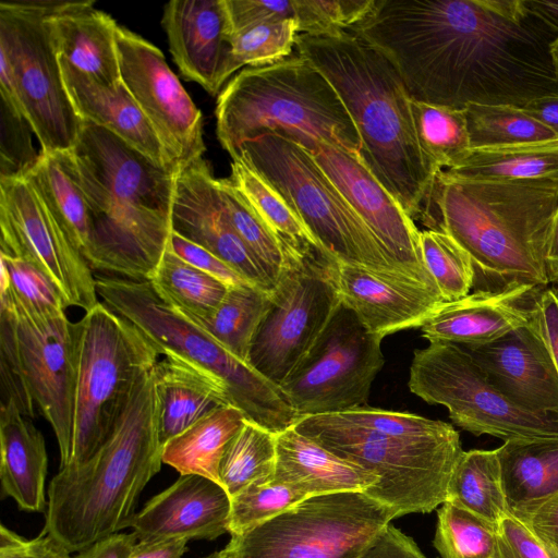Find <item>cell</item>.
I'll use <instances>...</instances> for the list:
<instances>
[{
    "label": "cell",
    "mask_w": 558,
    "mask_h": 558,
    "mask_svg": "<svg viewBox=\"0 0 558 558\" xmlns=\"http://www.w3.org/2000/svg\"><path fill=\"white\" fill-rule=\"evenodd\" d=\"M351 32L390 59L416 101L523 108L558 94V36L526 0H375Z\"/></svg>",
    "instance_id": "cell-1"
},
{
    "label": "cell",
    "mask_w": 558,
    "mask_h": 558,
    "mask_svg": "<svg viewBox=\"0 0 558 558\" xmlns=\"http://www.w3.org/2000/svg\"><path fill=\"white\" fill-rule=\"evenodd\" d=\"M88 208L90 269L150 281L169 243L178 173L83 121L70 150Z\"/></svg>",
    "instance_id": "cell-2"
},
{
    "label": "cell",
    "mask_w": 558,
    "mask_h": 558,
    "mask_svg": "<svg viewBox=\"0 0 558 558\" xmlns=\"http://www.w3.org/2000/svg\"><path fill=\"white\" fill-rule=\"evenodd\" d=\"M558 211V178L463 181L437 174L422 217L470 255L475 291L549 286L545 256Z\"/></svg>",
    "instance_id": "cell-3"
},
{
    "label": "cell",
    "mask_w": 558,
    "mask_h": 558,
    "mask_svg": "<svg viewBox=\"0 0 558 558\" xmlns=\"http://www.w3.org/2000/svg\"><path fill=\"white\" fill-rule=\"evenodd\" d=\"M296 52L331 83L361 138V158L413 219L437 175L423 153L411 97L390 59L354 32L299 34Z\"/></svg>",
    "instance_id": "cell-4"
},
{
    "label": "cell",
    "mask_w": 558,
    "mask_h": 558,
    "mask_svg": "<svg viewBox=\"0 0 558 558\" xmlns=\"http://www.w3.org/2000/svg\"><path fill=\"white\" fill-rule=\"evenodd\" d=\"M151 371L137 378L102 446L84 463L59 469L49 483L44 529L70 553L126 529L140 494L160 470Z\"/></svg>",
    "instance_id": "cell-5"
},
{
    "label": "cell",
    "mask_w": 558,
    "mask_h": 558,
    "mask_svg": "<svg viewBox=\"0 0 558 558\" xmlns=\"http://www.w3.org/2000/svg\"><path fill=\"white\" fill-rule=\"evenodd\" d=\"M216 119L217 137L232 160L245 141L268 132L311 154L325 142L361 157L359 132L338 93L299 53L239 71L218 95Z\"/></svg>",
    "instance_id": "cell-6"
},
{
    "label": "cell",
    "mask_w": 558,
    "mask_h": 558,
    "mask_svg": "<svg viewBox=\"0 0 558 558\" xmlns=\"http://www.w3.org/2000/svg\"><path fill=\"white\" fill-rule=\"evenodd\" d=\"M98 298L130 322L165 356H173L217 380L245 417L279 434L298 414L279 386L162 301L149 281L95 275Z\"/></svg>",
    "instance_id": "cell-7"
},
{
    "label": "cell",
    "mask_w": 558,
    "mask_h": 558,
    "mask_svg": "<svg viewBox=\"0 0 558 558\" xmlns=\"http://www.w3.org/2000/svg\"><path fill=\"white\" fill-rule=\"evenodd\" d=\"M294 429L337 457L377 476L366 493L398 517L427 513L447 501L448 487L463 453L452 428L432 437H404L342 425L324 414L303 416Z\"/></svg>",
    "instance_id": "cell-8"
},
{
    "label": "cell",
    "mask_w": 558,
    "mask_h": 558,
    "mask_svg": "<svg viewBox=\"0 0 558 558\" xmlns=\"http://www.w3.org/2000/svg\"><path fill=\"white\" fill-rule=\"evenodd\" d=\"M238 159L283 197L314 240L339 264L407 277L302 145L275 132L263 133L240 146L233 160Z\"/></svg>",
    "instance_id": "cell-9"
},
{
    "label": "cell",
    "mask_w": 558,
    "mask_h": 558,
    "mask_svg": "<svg viewBox=\"0 0 558 558\" xmlns=\"http://www.w3.org/2000/svg\"><path fill=\"white\" fill-rule=\"evenodd\" d=\"M80 323L70 466L84 463L102 446L137 378L153 368L159 356L130 322L102 302L86 312Z\"/></svg>",
    "instance_id": "cell-10"
},
{
    "label": "cell",
    "mask_w": 558,
    "mask_h": 558,
    "mask_svg": "<svg viewBox=\"0 0 558 558\" xmlns=\"http://www.w3.org/2000/svg\"><path fill=\"white\" fill-rule=\"evenodd\" d=\"M281 243L284 260L248 356V363L277 386L308 353L341 304L339 263L318 244Z\"/></svg>",
    "instance_id": "cell-11"
},
{
    "label": "cell",
    "mask_w": 558,
    "mask_h": 558,
    "mask_svg": "<svg viewBox=\"0 0 558 558\" xmlns=\"http://www.w3.org/2000/svg\"><path fill=\"white\" fill-rule=\"evenodd\" d=\"M397 512L362 490L314 495L238 535L216 558H360Z\"/></svg>",
    "instance_id": "cell-12"
},
{
    "label": "cell",
    "mask_w": 558,
    "mask_h": 558,
    "mask_svg": "<svg viewBox=\"0 0 558 558\" xmlns=\"http://www.w3.org/2000/svg\"><path fill=\"white\" fill-rule=\"evenodd\" d=\"M0 339L11 347L36 407L52 427L64 468L73 448L81 323L65 312L33 308L4 286Z\"/></svg>",
    "instance_id": "cell-13"
},
{
    "label": "cell",
    "mask_w": 558,
    "mask_h": 558,
    "mask_svg": "<svg viewBox=\"0 0 558 558\" xmlns=\"http://www.w3.org/2000/svg\"><path fill=\"white\" fill-rule=\"evenodd\" d=\"M408 386L427 403L447 408L457 426L476 436L490 435L504 441L558 439V415L518 408L462 345L429 342L415 350Z\"/></svg>",
    "instance_id": "cell-14"
},
{
    "label": "cell",
    "mask_w": 558,
    "mask_h": 558,
    "mask_svg": "<svg viewBox=\"0 0 558 558\" xmlns=\"http://www.w3.org/2000/svg\"><path fill=\"white\" fill-rule=\"evenodd\" d=\"M57 1H2L0 51L9 58L22 111L41 151H69L83 123L66 93L48 15Z\"/></svg>",
    "instance_id": "cell-15"
},
{
    "label": "cell",
    "mask_w": 558,
    "mask_h": 558,
    "mask_svg": "<svg viewBox=\"0 0 558 558\" xmlns=\"http://www.w3.org/2000/svg\"><path fill=\"white\" fill-rule=\"evenodd\" d=\"M381 338L338 307L318 340L279 388L299 418L366 407L384 365Z\"/></svg>",
    "instance_id": "cell-16"
},
{
    "label": "cell",
    "mask_w": 558,
    "mask_h": 558,
    "mask_svg": "<svg viewBox=\"0 0 558 558\" xmlns=\"http://www.w3.org/2000/svg\"><path fill=\"white\" fill-rule=\"evenodd\" d=\"M0 228L1 254L34 264L68 306L86 313L97 305L93 270L25 175L0 179Z\"/></svg>",
    "instance_id": "cell-17"
},
{
    "label": "cell",
    "mask_w": 558,
    "mask_h": 558,
    "mask_svg": "<svg viewBox=\"0 0 558 558\" xmlns=\"http://www.w3.org/2000/svg\"><path fill=\"white\" fill-rule=\"evenodd\" d=\"M121 81L180 172L203 158V117L155 45L118 25Z\"/></svg>",
    "instance_id": "cell-18"
},
{
    "label": "cell",
    "mask_w": 558,
    "mask_h": 558,
    "mask_svg": "<svg viewBox=\"0 0 558 558\" xmlns=\"http://www.w3.org/2000/svg\"><path fill=\"white\" fill-rule=\"evenodd\" d=\"M312 155L372 231L395 267L402 275L439 292L423 260L421 231L362 158L325 142H319Z\"/></svg>",
    "instance_id": "cell-19"
},
{
    "label": "cell",
    "mask_w": 558,
    "mask_h": 558,
    "mask_svg": "<svg viewBox=\"0 0 558 558\" xmlns=\"http://www.w3.org/2000/svg\"><path fill=\"white\" fill-rule=\"evenodd\" d=\"M464 348L492 384L518 408L538 415H558V369L536 303L526 325L492 342Z\"/></svg>",
    "instance_id": "cell-20"
},
{
    "label": "cell",
    "mask_w": 558,
    "mask_h": 558,
    "mask_svg": "<svg viewBox=\"0 0 558 558\" xmlns=\"http://www.w3.org/2000/svg\"><path fill=\"white\" fill-rule=\"evenodd\" d=\"M171 227L222 259L251 284L274 290V283L231 225L218 179L203 158L177 174Z\"/></svg>",
    "instance_id": "cell-21"
},
{
    "label": "cell",
    "mask_w": 558,
    "mask_h": 558,
    "mask_svg": "<svg viewBox=\"0 0 558 558\" xmlns=\"http://www.w3.org/2000/svg\"><path fill=\"white\" fill-rule=\"evenodd\" d=\"M162 26L181 74L211 95L232 75L231 27L225 0H172Z\"/></svg>",
    "instance_id": "cell-22"
},
{
    "label": "cell",
    "mask_w": 558,
    "mask_h": 558,
    "mask_svg": "<svg viewBox=\"0 0 558 558\" xmlns=\"http://www.w3.org/2000/svg\"><path fill=\"white\" fill-rule=\"evenodd\" d=\"M231 497L210 478L183 474L128 522L138 541H213L229 533Z\"/></svg>",
    "instance_id": "cell-23"
},
{
    "label": "cell",
    "mask_w": 558,
    "mask_h": 558,
    "mask_svg": "<svg viewBox=\"0 0 558 558\" xmlns=\"http://www.w3.org/2000/svg\"><path fill=\"white\" fill-rule=\"evenodd\" d=\"M341 303L381 339L421 328L444 303L440 293L411 278L339 264Z\"/></svg>",
    "instance_id": "cell-24"
},
{
    "label": "cell",
    "mask_w": 558,
    "mask_h": 558,
    "mask_svg": "<svg viewBox=\"0 0 558 558\" xmlns=\"http://www.w3.org/2000/svg\"><path fill=\"white\" fill-rule=\"evenodd\" d=\"M544 289V288H543ZM541 288L521 286L501 291H474L444 302L420 328L428 342L476 347L526 325Z\"/></svg>",
    "instance_id": "cell-25"
},
{
    "label": "cell",
    "mask_w": 558,
    "mask_h": 558,
    "mask_svg": "<svg viewBox=\"0 0 558 558\" xmlns=\"http://www.w3.org/2000/svg\"><path fill=\"white\" fill-rule=\"evenodd\" d=\"M59 58V57H58ZM63 83L77 116L113 133L159 167L175 171L163 145L123 83L107 86L59 58Z\"/></svg>",
    "instance_id": "cell-26"
},
{
    "label": "cell",
    "mask_w": 558,
    "mask_h": 558,
    "mask_svg": "<svg viewBox=\"0 0 558 558\" xmlns=\"http://www.w3.org/2000/svg\"><path fill=\"white\" fill-rule=\"evenodd\" d=\"M94 1H57L48 15L57 56L101 84H122L117 47L118 24Z\"/></svg>",
    "instance_id": "cell-27"
},
{
    "label": "cell",
    "mask_w": 558,
    "mask_h": 558,
    "mask_svg": "<svg viewBox=\"0 0 558 558\" xmlns=\"http://www.w3.org/2000/svg\"><path fill=\"white\" fill-rule=\"evenodd\" d=\"M48 457L43 434L11 402H0V482L2 495L21 510L43 512Z\"/></svg>",
    "instance_id": "cell-28"
},
{
    "label": "cell",
    "mask_w": 558,
    "mask_h": 558,
    "mask_svg": "<svg viewBox=\"0 0 558 558\" xmlns=\"http://www.w3.org/2000/svg\"><path fill=\"white\" fill-rule=\"evenodd\" d=\"M151 372L161 447L213 411L232 405L217 380L178 357L166 356Z\"/></svg>",
    "instance_id": "cell-29"
},
{
    "label": "cell",
    "mask_w": 558,
    "mask_h": 558,
    "mask_svg": "<svg viewBox=\"0 0 558 558\" xmlns=\"http://www.w3.org/2000/svg\"><path fill=\"white\" fill-rule=\"evenodd\" d=\"M272 480L293 486L308 496L362 490L378 478L348 462L290 427L277 434V457Z\"/></svg>",
    "instance_id": "cell-30"
},
{
    "label": "cell",
    "mask_w": 558,
    "mask_h": 558,
    "mask_svg": "<svg viewBox=\"0 0 558 558\" xmlns=\"http://www.w3.org/2000/svg\"><path fill=\"white\" fill-rule=\"evenodd\" d=\"M497 453L511 515L520 519L558 495V439L508 440Z\"/></svg>",
    "instance_id": "cell-31"
},
{
    "label": "cell",
    "mask_w": 558,
    "mask_h": 558,
    "mask_svg": "<svg viewBox=\"0 0 558 558\" xmlns=\"http://www.w3.org/2000/svg\"><path fill=\"white\" fill-rule=\"evenodd\" d=\"M25 177L87 263L90 252L88 208L70 150H40L36 163Z\"/></svg>",
    "instance_id": "cell-32"
},
{
    "label": "cell",
    "mask_w": 558,
    "mask_h": 558,
    "mask_svg": "<svg viewBox=\"0 0 558 558\" xmlns=\"http://www.w3.org/2000/svg\"><path fill=\"white\" fill-rule=\"evenodd\" d=\"M245 420L244 413L231 404L213 411L163 445L162 463L180 475L196 474L219 483L226 447Z\"/></svg>",
    "instance_id": "cell-33"
},
{
    "label": "cell",
    "mask_w": 558,
    "mask_h": 558,
    "mask_svg": "<svg viewBox=\"0 0 558 558\" xmlns=\"http://www.w3.org/2000/svg\"><path fill=\"white\" fill-rule=\"evenodd\" d=\"M437 174L463 181L558 178V140L471 149L459 163Z\"/></svg>",
    "instance_id": "cell-34"
},
{
    "label": "cell",
    "mask_w": 558,
    "mask_h": 558,
    "mask_svg": "<svg viewBox=\"0 0 558 558\" xmlns=\"http://www.w3.org/2000/svg\"><path fill=\"white\" fill-rule=\"evenodd\" d=\"M447 501L496 527L510 514L497 449L463 451L449 483Z\"/></svg>",
    "instance_id": "cell-35"
},
{
    "label": "cell",
    "mask_w": 558,
    "mask_h": 558,
    "mask_svg": "<svg viewBox=\"0 0 558 558\" xmlns=\"http://www.w3.org/2000/svg\"><path fill=\"white\" fill-rule=\"evenodd\" d=\"M149 282L162 301L189 319L209 317L229 290V286L186 263L169 247Z\"/></svg>",
    "instance_id": "cell-36"
},
{
    "label": "cell",
    "mask_w": 558,
    "mask_h": 558,
    "mask_svg": "<svg viewBox=\"0 0 558 558\" xmlns=\"http://www.w3.org/2000/svg\"><path fill=\"white\" fill-rule=\"evenodd\" d=\"M270 293L251 283L229 287L225 299L209 317L190 320L233 355L248 363L253 339L270 306Z\"/></svg>",
    "instance_id": "cell-37"
},
{
    "label": "cell",
    "mask_w": 558,
    "mask_h": 558,
    "mask_svg": "<svg viewBox=\"0 0 558 558\" xmlns=\"http://www.w3.org/2000/svg\"><path fill=\"white\" fill-rule=\"evenodd\" d=\"M277 434L245 420L230 440L219 466V483L230 497L257 481L272 478Z\"/></svg>",
    "instance_id": "cell-38"
},
{
    "label": "cell",
    "mask_w": 558,
    "mask_h": 558,
    "mask_svg": "<svg viewBox=\"0 0 558 558\" xmlns=\"http://www.w3.org/2000/svg\"><path fill=\"white\" fill-rule=\"evenodd\" d=\"M463 110L471 149L558 140L550 129L521 107L471 104Z\"/></svg>",
    "instance_id": "cell-39"
},
{
    "label": "cell",
    "mask_w": 558,
    "mask_h": 558,
    "mask_svg": "<svg viewBox=\"0 0 558 558\" xmlns=\"http://www.w3.org/2000/svg\"><path fill=\"white\" fill-rule=\"evenodd\" d=\"M420 146L436 173L459 163L471 150L463 109L411 99Z\"/></svg>",
    "instance_id": "cell-40"
},
{
    "label": "cell",
    "mask_w": 558,
    "mask_h": 558,
    "mask_svg": "<svg viewBox=\"0 0 558 558\" xmlns=\"http://www.w3.org/2000/svg\"><path fill=\"white\" fill-rule=\"evenodd\" d=\"M228 178L281 242L318 244L283 197L244 161L233 160Z\"/></svg>",
    "instance_id": "cell-41"
},
{
    "label": "cell",
    "mask_w": 558,
    "mask_h": 558,
    "mask_svg": "<svg viewBox=\"0 0 558 558\" xmlns=\"http://www.w3.org/2000/svg\"><path fill=\"white\" fill-rule=\"evenodd\" d=\"M496 526L449 501L437 514L434 547L441 558H493Z\"/></svg>",
    "instance_id": "cell-42"
},
{
    "label": "cell",
    "mask_w": 558,
    "mask_h": 558,
    "mask_svg": "<svg viewBox=\"0 0 558 558\" xmlns=\"http://www.w3.org/2000/svg\"><path fill=\"white\" fill-rule=\"evenodd\" d=\"M218 183L231 225L275 286L284 260L281 241L229 178Z\"/></svg>",
    "instance_id": "cell-43"
},
{
    "label": "cell",
    "mask_w": 558,
    "mask_h": 558,
    "mask_svg": "<svg viewBox=\"0 0 558 558\" xmlns=\"http://www.w3.org/2000/svg\"><path fill=\"white\" fill-rule=\"evenodd\" d=\"M424 264L444 302L468 295L474 288L475 272L466 251L448 233L439 230L420 232Z\"/></svg>",
    "instance_id": "cell-44"
},
{
    "label": "cell",
    "mask_w": 558,
    "mask_h": 558,
    "mask_svg": "<svg viewBox=\"0 0 558 558\" xmlns=\"http://www.w3.org/2000/svg\"><path fill=\"white\" fill-rule=\"evenodd\" d=\"M299 36L295 20L257 23L231 36V72L262 68L292 56Z\"/></svg>",
    "instance_id": "cell-45"
},
{
    "label": "cell",
    "mask_w": 558,
    "mask_h": 558,
    "mask_svg": "<svg viewBox=\"0 0 558 558\" xmlns=\"http://www.w3.org/2000/svg\"><path fill=\"white\" fill-rule=\"evenodd\" d=\"M310 497L304 492L274 481H257L231 497V535L242 534Z\"/></svg>",
    "instance_id": "cell-46"
},
{
    "label": "cell",
    "mask_w": 558,
    "mask_h": 558,
    "mask_svg": "<svg viewBox=\"0 0 558 558\" xmlns=\"http://www.w3.org/2000/svg\"><path fill=\"white\" fill-rule=\"evenodd\" d=\"M299 34L335 36L353 29L372 11L375 0H294Z\"/></svg>",
    "instance_id": "cell-47"
},
{
    "label": "cell",
    "mask_w": 558,
    "mask_h": 558,
    "mask_svg": "<svg viewBox=\"0 0 558 558\" xmlns=\"http://www.w3.org/2000/svg\"><path fill=\"white\" fill-rule=\"evenodd\" d=\"M324 415L342 425L404 437L438 436L453 428L442 421L429 420L408 412L386 411L368 407Z\"/></svg>",
    "instance_id": "cell-48"
},
{
    "label": "cell",
    "mask_w": 558,
    "mask_h": 558,
    "mask_svg": "<svg viewBox=\"0 0 558 558\" xmlns=\"http://www.w3.org/2000/svg\"><path fill=\"white\" fill-rule=\"evenodd\" d=\"M1 284L33 308L65 312L69 307L53 282L31 262L0 254Z\"/></svg>",
    "instance_id": "cell-49"
},
{
    "label": "cell",
    "mask_w": 558,
    "mask_h": 558,
    "mask_svg": "<svg viewBox=\"0 0 558 558\" xmlns=\"http://www.w3.org/2000/svg\"><path fill=\"white\" fill-rule=\"evenodd\" d=\"M33 128L25 116L1 100L0 179L24 177L39 154L32 143Z\"/></svg>",
    "instance_id": "cell-50"
},
{
    "label": "cell",
    "mask_w": 558,
    "mask_h": 558,
    "mask_svg": "<svg viewBox=\"0 0 558 558\" xmlns=\"http://www.w3.org/2000/svg\"><path fill=\"white\" fill-rule=\"evenodd\" d=\"M493 558H557L518 518L508 514L497 525Z\"/></svg>",
    "instance_id": "cell-51"
},
{
    "label": "cell",
    "mask_w": 558,
    "mask_h": 558,
    "mask_svg": "<svg viewBox=\"0 0 558 558\" xmlns=\"http://www.w3.org/2000/svg\"><path fill=\"white\" fill-rule=\"evenodd\" d=\"M231 33L251 25L281 20H295L294 0H225Z\"/></svg>",
    "instance_id": "cell-52"
},
{
    "label": "cell",
    "mask_w": 558,
    "mask_h": 558,
    "mask_svg": "<svg viewBox=\"0 0 558 558\" xmlns=\"http://www.w3.org/2000/svg\"><path fill=\"white\" fill-rule=\"evenodd\" d=\"M0 558H73L69 549L45 529L24 538L4 524L0 527Z\"/></svg>",
    "instance_id": "cell-53"
},
{
    "label": "cell",
    "mask_w": 558,
    "mask_h": 558,
    "mask_svg": "<svg viewBox=\"0 0 558 558\" xmlns=\"http://www.w3.org/2000/svg\"><path fill=\"white\" fill-rule=\"evenodd\" d=\"M168 247L186 263L229 287L250 283L215 254L174 231L171 232Z\"/></svg>",
    "instance_id": "cell-54"
},
{
    "label": "cell",
    "mask_w": 558,
    "mask_h": 558,
    "mask_svg": "<svg viewBox=\"0 0 558 558\" xmlns=\"http://www.w3.org/2000/svg\"><path fill=\"white\" fill-rule=\"evenodd\" d=\"M360 558L426 557L410 536L389 523Z\"/></svg>",
    "instance_id": "cell-55"
},
{
    "label": "cell",
    "mask_w": 558,
    "mask_h": 558,
    "mask_svg": "<svg viewBox=\"0 0 558 558\" xmlns=\"http://www.w3.org/2000/svg\"><path fill=\"white\" fill-rule=\"evenodd\" d=\"M519 520L558 558V495Z\"/></svg>",
    "instance_id": "cell-56"
},
{
    "label": "cell",
    "mask_w": 558,
    "mask_h": 558,
    "mask_svg": "<svg viewBox=\"0 0 558 558\" xmlns=\"http://www.w3.org/2000/svg\"><path fill=\"white\" fill-rule=\"evenodd\" d=\"M536 314L558 369V288L548 286L541 290Z\"/></svg>",
    "instance_id": "cell-57"
},
{
    "label": "cell",
    "mask_w": 558,
    "mask_h": 558,
    "mask_svg": "<svg viewBox=\"0 0 558 558\" xmlns=\"http://www.w3.org/2000/svg\"><path fill=\"white\" fill-rule=\"evenodd\" d=\"M136 543L137 537L133 532H118L89 545L73 558H129Z\"/></svg>",
    "instance_id": "cell-58"
},
{
    "label": "cell",
    "mask_w": 558,
    "mask_h": 558,
    "mask_svg": "<svg viewBox=\"0 0 558 558\" xmlns=\"http://www.w3.org/2000/svg\"><path fill=\"white\" fill-rule=\"evenodd\" d=\"M187 542L186 538L138 541L129 558H182L187 549Z\"/></svg>",
    "instance_id": "cell-59"
},
{
    "label": "cell",
    "mask_w": 558,
    "mask_h": 558,
    "mask_svg": "<svg viewBox=\"0 0 558 558\" xmlns=\"http://www.w3.org/2000/svg\"><path fill=\"white\" fill-rule=\"evenodd\" d=\"M523 109L550 129L558 138V94L534 99L526 104Z\"/></svg>",
    "instance_id": "cell-60"
},
{
    "label": "cell",
    "mask_w": 558,
    "mask_h": 558,
    "mask_svg": "<svg viewBox=\"0 0 558 558\" xmlns=\"http://www.w3.org/2000/svg\"><path fill=\"white\" fill-rule=\"evenodd\" d=\"M545 268L549 284L558 283V211L549 234L545 256Z\"/></svg>",
    "instance_id": "cell-61"
},
{
    "label": "cell",
    "mask_w": 558,
    "mask_h": 558,
    "mask_svg": "<svg viewBox=\"0 0 558 558\" xmlns=\"http://www.w3.org/2000/svg\"><path fill=\"white\" fill-rule=\"evenodd\" d=\"M529 7L542 17L558 36V0H527Z\"/></svg>",
    "instance_id": "cell-62"
},
{
    "label": "cell",
    "mask_w": 558,
    "mask_h": 558,
    "mask_svg": "<svg viewBox=\"0 0 558 558\" xmlns=\"http://www.w3.org/2000/svg\"><path fill=\"white\" fill-rule=\"evenodd\" d=\"M551 54L558 72V38L551 45Z\"/></svg>",
    "instance_id": "cell-63"
},
{
    "label": "cell",
    "mask_w": 558,
    "mask_h": 558,
    "mask_svg": "<svg viewBox=\"0 0 558 558\" xmlns=\"http://www.w3.org/2000/svg\"><path fill=\"white\" fill-rule=\"evenodd\" d=\"M206 558H216V557H215V554H211L210 556H208Z\"/></svg>",
    "instance_id": "cell-64"
}]
</instances>
